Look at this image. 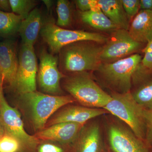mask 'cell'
Wrapping results in <instances>:
<instances>
[{
  "label": "cell",
  "instance_id": "1",
  "mask_svg": "<svg viewBox=\"0 0 152 152\" xmlns=\"http://www.w3.org/2000/svg\"><path fill=\"white\" fill-rule=\"evenodd\" d=\"M75 102L70 95L53 96L36 91L17 94L16 108L35 134L45 127L49 119L58 110Z\"/></svg>",
  "mask_w": 152,
  "mask_h": 152
},
{
  "label": "cell",
  "instance_id": "2",
  "mask_svg": "<svg viewBox=\"0 0 152 152\" xmlns=\"http://www.w3.org/2000/svg\"><path fill=\"white\" fill-rule=\"evenodd\" d=\"M103 46L92 41L68 45L59 52L60 66L64 71L75 73L96 71L102 63Z\"/></svg>",
  "mask_w": 152,
  "mask_h": 152
},
{
  "label": "cell",
  "instance_id": "3",
  "mask_svg": "<svg viewBox=\"0 0 152 152\" xmlns=\"http://www.w3.org/2000/svg\"><path fill=\"white\" fill-rule=\"evenodd\" d=\"M62 85L76 102L84 107L103 109L112 99L87 72L73 73L65 76L62 79Z\"/></svg>",
  "mask_w": 152,
  "mask_h": 152
},
{
  "label": "cell",
  "instance_id": "4",
  "mask_svg": "<svg viewBox=\"0 0 152 152\" xmlns=\"http://www.w3.org/2000/svg\"><path fill=\"white\" fill-rule=\"evenodd\" d=\"M142 60L140 55L134 54L113 62L102 63L95 71L114 92H129L131 91L135 73Z\"/></svg>",
  "mask_w": 152,
  "mask_h": 152
},
{
  "label": "cell",
  "instance_id": "5",
  "mask_svg": "<svg viewBox=\"0 0 152 152\" xmlns=\"http://www.w3.org/2000/svg\"><path fill=\"white\" fill-rule=\"evenodd\" d=\"M111 96V100L103 109L122 120L137 137L145 141V109L136 102L131 91L123 94L114 92Z\"/></svg>",
  "mask_w": 152,
  "mask_h": 152
},
{
  "label": "cell",
  "instance_id": "6",
  "mask_svg": "<svg viewBox=\"0 0 152 152\" xmlns=\"http://www.w3.org/2000/svg\"><path fill=\"white\" fill-rule=\"evenodd\" d=\"M41 34L52 53H59L62 48L80 41H89L99 44L105 43L108 37L100 33L65 29L54 22L48 21L42 26Z\"/></svg>",
  "mask_w": 152,
  "mask_h": 152
},
{
  "label": "cell",
  "instance_id": "7",
  "mask_svg": "<svg viewBox=\"0 0 152 152\" xmlns=\"http://www.w3.org/2000/svg\"><path fill=\"white\" fill-rule=\"evenodd\" d=\"M0 121L5 132L20 142L23 152H34L39 140L26 132L20 113L16 107L9 104L4 96L3 88L0 91Z\"/></svg>",
  "mask_w": 152,
  "mask_h": 152
},
{
  "label": "cell",
  "instance_id": "8",
  "mask_svg": "<svg viewBox=\"0 0 152 152\" xmlns=\"http://www.w3.org/2000/svg\"><path fill=\"white\" fill-rule=\"evenodd\" d=\"M144 44L134 39L128 31L117 29L103 46L102 63H111L136 54L143 48Z\"/></svg>",
  "mask_w": 152,
  "mask_h": 152
},
{
  "label": "cell",
  "instance_id": "9",
  "mask_svg": "<svg viewBox=\"0 0 152 152\" xmlns=\"http://www.w3.org/2000/svg\"><path fill=\"white\" fill-rule=\"evenodd\" d=\"M37 62L34 46L22 44L14 89L17 94L37 91Z\"/></svg>",
  "mask_w": 152,
  "mask_h": 152
},
{
  "label": "cell",
  "instance_id": "10",
  "mask_svg": "<svg viewBox=\"0 0 152 152\" xmlns=\"http://www.w3.org/2000/svg\"><path fill=\"white\" fill-rule=\"evenodd\" d=\"M58 57L50 53L45 49L40 53V64L38 81L41 90L48 94L64 96L61 80L65 77L58 68Z\"/></svg>",
  "mask_w": 152,
  "mask_h": 152
},
{
  "label": "cell",
  "instance_id": "11",
  "mask_svg": "<svg viewBox=\"0 0 152 152\" xmlns=\"http://www.w3.org/2000/svg\"><path fill=\"white\" fill-rule=\"evenodd\" d=\"M107 137L114 152H152L145 141L137 137L129 128L120 124L109 125Z\"/></svg>",
  "mask_w": 152,
  "mask_h": 152
},
{
  "label": "cell",
  "instance_id": "12",
  "mask_svg": "<svg viewBox=\"0 0 152 152\" xmlns=\"http://www.w3.org/2000/svg\"><path fill=\"white\" fill-rule=\"evenodd\" d=\"M108 112L104 109L92 108L83 106L67 105L61 108L47 122L45 127L64 122L85 125L89 120Z\"/></svg>",
  "mask_w": 152,
  "mask_h": 152
},
{
  "label": "cell",
  "instance_id": "13",
  "mask_svg": "<svg viewBox=\"0 0 152 152\" xmlns=\"http://www.w3.org/2000/svg\"><path fill=\"white\" fill-rule=\"evenodd\" d=\"M18 67L16 45L10 38L0 41V73L3 82L14 89Z\"/></svg>",
  "mask_w": 152,
  "mask_h": 152
},
{
  "label": "cell",
  "instance_id": "14",
  "mask_svg": "<svg viewBox=\"0 0 152 152\" xmlns=\"http://www.w3.org/2000/svg\"><path fill=\"white\" fill-rule=\"evenodd\" d=\"M84 125L71 122L58 123L45 127L34 135L39 140H49L73 146Z\"/></svg>",
  "mask_w": 152,
  "mask_h": 152
},
{
  "label": "cell",
  "instance_id": "15",
  "mask_svg": "<svg viewBox=\"0 0 152 152\" xmlns=\"http://www.w3.org/2000/svg\"><path fill=\"white\" fill-rule=\"evenodd\" d=\"M73 152H104V144L98 123L85 124L73 145Z\"/></svg>",
  "mask_w": 152,
  "mask_h": 152
},
{
  "label": "cell",
  "instance_id": "16",
  "mask_svg": "<svg viewBox=\"0 0 152 152\" xmlns=\"http://www.w3.org/2000/svg\"><path fill=\"white\" fill-rule=\"evenodd\" d=\"M128 31L134 40L148 43L152 39V11H139L130 24Z\"/></svg>",
  "mask_w": 152,
  "mask_h": 152
},
{
  "label": "cell",
  "instance_id": "17",
  "mask_svg": "<svg viewBox=\"0 0 152 152\" xmlns=\"http://www.w3.org/2000/svg\"><path fill=\"white\" fill-rule=\"evenodd\" d=\"M42 19L40 11L35 8L22 20L18 31L22 44L34 46L42 29Z\"/></svg>",
  "mask_w": 152,
  "mask_h": 152
},
{
  "label": "cell",
  "instance_id": "18",
  "mask_svg": "<svg viewBox=\"0 0 152 152\" xmlns=\"http://www.w3.org/2000/svg\"><path fill=\"white\" fill-rule=\"evenodd\" d=\"M100 9L118 29L128 31L130 22L121 0H98Z\"/></svg>",
  "mask_w": 152,
  "mask_h": 152
},
{
  "label": "cell",
  "instance_id": "19",
  "mask_svg": "<svg viewBox=\"0 0 152 152\" xmlns=\"http://www.w3.org/2000/svg\"><path fill=\"white\" fill-rule=\"evenodd\" d=\"M80 17L81 20L85 24L99 31L111 33L118 29L100 9L87 12H80Z\"/></svg>",
  "mask_w": 152,
  "mask_h": 152
},
{
  "label": "cell",
  "instance_id": "20",
  "mask_svg": "<svg viewBox=\"0 0 152 152\" xmlns=\"http://www.w3.org/2000/svg\"><path fill=\"white\" fill-rule=\"evenodd\" d=\"M23 20L22 17L12 12L0 10V36L2 37L8 38L18 32Z\"/></svg>",
  "mask_w": 152,
  "mask_h": 152
},
{
  "label": "cell",
  "instance_id": "21",
  "mask_svg": "<svg viewBox=\"0 0 152 152\" xmlns=\"http://www.w3.org/2000/svg\"><path fill=\"white\" fill-rule=\"evenodd\" d=\"M131 94L136 102L143 108L152 109V78L142 82Z\"/></svg>",
  "mask_w": 152,
  "mask_h": 152
},
{
  "label": "cell",
  "instance_id": "22",
  "mask_svg": "<svg viewBox=\"0 0 152 152\" xmlns=\"http://www.w3.org/2000/svg\"><path fill=\"white\" fill-rule=\"evenodd\" d=\"M56 11L57 26L62 28L69 26L72 20L70 2L67 0H58L57 2Z\"/></svg>",
  "mask_w": 152,
  "mask_h": 152
},
{
  "label": "cell",
  "instance_id": "23",
  "mask_svg": "<svg viewBox=\"0 0 152 152\" xmlns=\"http://www.w3.org/2000/svg\"><path fill=\"white\" fill-rule=\"evenodd\" d=\"M34 152H73V147L53 141L39 140Z\"/></svg>",
  "mask_w": 152,
  "mask_h": 152
},
{
  "label": "cell",
  "instance_id": "24",
  "mask_svg": "<svg viewBox=\"0 0 152 152\" xmlns=\"http://www.w3.org/2000/svg\"><path fill=\"white\" fill-rule=\"evenodd\" d=\"M12 12L26 18L37 5L33 0H10Z\"/></svg>",
  "mask_w": 152,
  "mask_h": 152
},
{
  "label": "cell",
  "instance_id": "25",
  "mask_svg": "<svg viewBox=\"0 0 152 152\" xmlns=\"http://www.w3.org/2000/svg\"><path fill=\"white\" fill-rule=\"evenodd\" d=\"M0 152H23V149L15 138L5 132L0 138Z\"/></svg>",
  "mask_w": 152,
  "mask_h": 152
},
{
  "label": "cell",
  "instance_id": "26",
  "mask_svg": "<svg viewBox=\"0 0 152 152\" xmlns=\"http://www.w3.org/2000/svg\"><path fill=\"white\" fill-rule=\"evenodd\" d=\"M123 7L130 22L140 10V0H121Z\"/></svg>",
  "mask_w": 152,
  "mask_h": 152
},
{
  "label": "cell",
  "instance_id": "27",
  "mask_svg": "<svg viewBox=\"0 0 152 152\" xmlns=\"http://www.w3.org/2000/svg\"><path fill=\"white\" fill-rule=\"evenodd\" d=\"M146 123V136L145 141L150 147L152 146V109L145 110Z\"/></svg>",
  "mask_w": 152,
  "mask_h": 152
},
{
  "label": "cell",
  "instance_id": "28",
  "mask_svg": "<svg viewBox=\"0 0 152 152\" xmlns=\"http://www.w3.org/2000/svg\"><path fill=\"white\" fill-rule=\"evenodd\" d=\"M76 5L80 12H87L100 9L98 0H77Z\"/></svg>",
  "mask_w": 152,
  "mask_h": 152
},
{
  "label": "cell",
  "instance_id": "29",
  "mask_svg": "<svg viewBox=\"0 0 152 152\" xmlns=\"http://www.w3.org/2000/svg\"><path fill=\"white\" fill-rule=\"evenodd\" d=\"M144 53L142 64L145 67L152 70V39L146 44L143 49Z\"/></svg>",
  "mask_w": 152,
  "mask_h": 152
},
{
  "label": "cell",
  "instance_id": "30",
  "mask_svg": "<svg viewBox=\"0 0 152 152\" xmlns=\"http://www.w3.org/2000/svg\"><path fill=\"white\" fill-rule=\"evenodd\" d=\"M140 10L152 11V0H140Z\"/></svg>",
  "mask_w": 152,
  "mask_h": 152
},
{
  "label": "cell",
  "instance_id": "31",
  "mask_svg": "<svg viewBox=\"0 0 152 152\" xmlns=\"http://www.w3.org/2000/svg\"><path fill=\"white\" fill-rule=\"evenodd\" d=\"M0 10L10 12L12 9L10 0H0Z\"/></svg>",
  "mask_w": 152,
  "mask_h": 152
},
{
  "label": "cell",
  "instance_id": "32",
  "mask_svg": "<svg viewBox=\"0 0 152 152\" xmlns=\"http://www.w3.org/2000/svg\"><path fill=\"white\" fill-rule=\"evenodd\" d=\"M5 133V130L1 122L0 121V138Z\"/></svg>",
  "mask_w": 152,
  "mask_h": 152
},
{
  "label": "cell",
  "instance_id": "33",
  "mask_svg": "<svg viewBox=\"0 0 152 152\" xmlns=\"http://www.w3.org/2000/svg\"><path fill=\"white\" fill-rule=\"evenodd\" d=\"M43 1L45 3V5L46 6L47 9H48V10H49V9L50 8L52 5V3H53L52 1H48V0L45 1V0H44V1Z\"/></svg>",
  "mask_w": 152,
  "mask_h": 152
},
{
  "label": "cell",
  "instance_id": "34",
  "mask_svg": "<svg viewBox=\"0 0 152 152\" xmlns=\"http://www.w3.org/2000/svg\"><path fill=\"white\" fill-rule=\"evenodd\" d=\"M3 83H4V82H3L2 77L0 73V91L3 88Z\"/></svg>",
  "mask_w": 152,
  "mask_h": 152
},
{
  "label": "cell",
  "instance_id": "35",
  "mask_svg": "<svg viewBox=\"0 0 152 152\" xmlns=\"http://www.w3.org/2000/svg\"><path fill=\"white\" fill-rule=\"evenodd\" d=\"M1 38H2V37H1V36H0V41H1Z\"/></svg>",
  "mask_w": 152,
  "mask_h": 152
},
{
  "label": "cell",
  "instance_id": "36",
  "mask_svg": "<svg viewBox=\"0 0 152 152\" xmlns=\"http://www.w3.org/2000/svg\"><path fill=\"white\" fill-rule=\"evenodd\" d=\"M151 152H152V146L151 147Z\"/></svg>",
  "mask_w": 152,
  "mask_h": 152
}]
</instances>
